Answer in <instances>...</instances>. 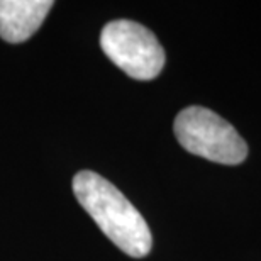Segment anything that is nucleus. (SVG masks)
I'll return each instance as SVG.
<instances>
[{
  "label": "nucleus",
  "instance_id": "7ed1b4c3",
  "mask_svg": "<svg viewBox=\"0 0 261 261\" xmlns=\"http://www.w3.org/2000/svg\"><path fill=\"white\" fill-rule=\"evenodd\" d=\"M100 46L114 65L136 80H153L165 66V49L143 24L119 19L103 25Z\"/></svg>",
  "mask_w": 261,
  "mask_h": 261
},
{
  "label": "nucleus",
  "instance_id": "f257e3e1",
  "mask_svg": "<svg viewBox=\"0 0 261 261\" xmlns=\"http://www.w3.org/2000/svg\"><path fill=\"white\" fill-rule=\"evenodd\" d=\"M73 194L121 251L133 258H143L151 251L153 238L148 222L109 180L88 170L78 171L73 176Z\"/></svg>",
  "mask_w": 261,
  "mask_h": 261
},
{
  "label": "nucleus",
  "instance_id": "f03ea898",
  "mask_svg": "<svg viewBox=\"0 0 261 261\" xmlns=\"http://www.w3.org/2000/svg\"><path fill=\"white\" fill-rule=\"evenodd\" d=\"M175 136L189 153L221 165H239L248 156V144L226 119L211 109L192 106L178 112Z\"/></svg>",
  "mask_w": 261,
  "mask_h": 261
},
{
  "label": "nucleus",
  "instance_id": "20e7f679",
  "mask_svg": "<svg viewBox=\"0 0 261 261\" xmlns=\"http://www.w3.org/2000/svg\"><path fill=\"white\" fill-rule=\"evenodd\" d=\"M51 7V0H0V38L24 43L41 28Z\"/></svg>",
  "mask_w": 261,
  "mask_h": 261
}]
</instances>
